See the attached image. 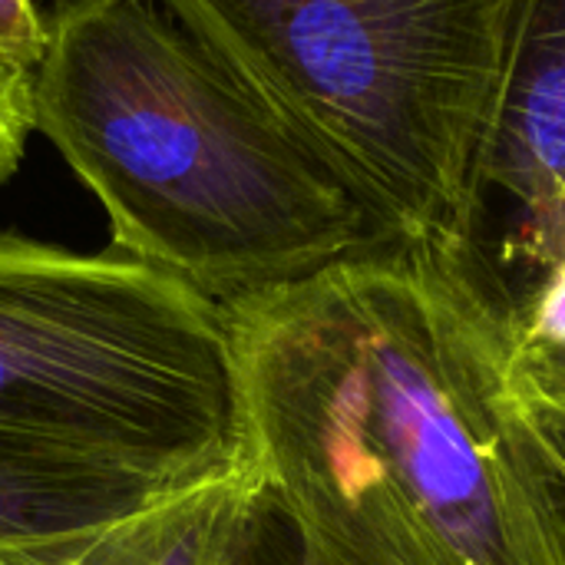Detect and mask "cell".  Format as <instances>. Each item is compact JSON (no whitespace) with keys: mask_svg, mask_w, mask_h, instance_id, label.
Listing matches in <instances>:
<instances>
[{"mask_svg":"<svg viewBox=\"0 0 565 565\" xmlns=\"http://www.w3.org/2000/svg\"><path fill=\"white\" fill-rule=\"evenodd\" d=\"M242 457L318 565H565L500 285L384 238L225 305Z\"/></svg>","mask_w":565,"mask_h":565,"instance_id":"cell-1","label":"cell"},{"mask_svg":"<svg viewBox=\"0 0 565 565\" xmlns=\"http://www.w3.org/2000/svg\"><path fill=\"white\" fill-rule=\"evenodd\" d=\"M43 132L109 248L215 305L384 242L334 169L159 0H60L33 76Z\"/></svg>","mask_w":565,"mask_h":565,"instance_id":"cell-2","label":"cell"},{"mask_svg":"<svg viewBox=\"0 0 565 565\" xmlns=\"http://www.w3.org/2000/svg\"><path fill=\"white\" fill-rule=\"evenodd\" d=\"M384 238L457 242L516 0H159Z\"/></svg>","mask_w":565,"mask_h":565,"instance_id":"cell-3","label":"cell"},{"mask_svg":"<svg viewBox=\"0 0 565 565\" xmlns=\"http://www.w3.org/2000/svg\"><path fill=\"white\" fill-rule=\"evenodd\" d=\"M0 447L169 483L235 470L225 308L116 248L0 232Z\"/></svg>","mask_w":565,"mask_h":565,"instance_id":"cell-4","label":"cell"},{"mask_svg":"<svg viewBox=\"0 0 565 565\" xmlns=\"http://www.w3.org/2000/svg\"><path fill=\"white\" fill-rule=\"evenodd\" d=\"M457 245L503 295L565 265V0H516Z\"/></svg>","mask_w":565,"mask_h":565,"instance_id":"cell-5","label":"cell"},{"mask_svg":"<svg viewBox=\"0 0 565 565\" xmlns=\"http://www.w3.org/2000/svg\"><path fill=\"white\" fill-rule=\"evenodd\" d=\"M185 487L0 447V565H86L116 526Z\"/></svg>","mask_w":565,"mask_h":565,"instance_id":"cell-6","label":"cell"},{"mask_svg":"<svg viewBox=\"0 0 565 565\" xmlns=\"http://www.w3.org/2000/svg\"><path fill=\"white\" fill-rule=\"evenodd\" d=\"M258 480L235 470L192 483L116 526L86 565H218Z\"/></svg>","mask_w":565,"mask_h":565,"instance_id":"cell-7","label":"cell"},{"mask_svg":"<svg viewBox=\"0 0 565 565\" xmlns=\"http://www.w3.org/2000/svg\"><path fill=\"white\" fill-rule=\"evenodd\" d=\"M520 401L565 407V265L503 295Z\"/></svg>","mask_w":565,"mask_h":565,"instance_id":"cell-8","label":"cell"},{"mask_svg":"<svg viewBox=\"0 0 565 565\" xmlns=\"http://www.w3.org/2000/svg\"><path fill=\"white\" fill-rule=\"evenodd\" d=\"M218 565H318L298 526L258 483Z\"/></svg>","mask_w":565,"mask_h":565,"instance_id":"cell-9","label":"cell"},{"mask_svg":"<svg viewBox=\"0 0 565 565\" xmlns=\"http://www.w3.org/2000/svg\"><path fill=\"white\" fill-rule=\"evenodd\" d=\"M46 56V17L33 0H0V73L33 83Z\"/></svg>","mask_w":565,"mask_h":565,"instance_id":"cell-10","label":"cell"},{"mask_svg":"<svg viewBox=\"0 0 565 565\" xmlns=\"http://www.w3.org/2000/svg\"><path fill=\"white\" fill-rule=\"evenodd\" d=\"M33 83L0 73V189L17 175L33 132Z\"/></svg>","mask_w":565,"mask_h":565,"instance_id":"cell-11","label":"cell"},{"mask_svg":"<svg viewBox=\"0 0 565 565\" xmlns=\"http://www.w3.org/2000/svg\"><path fill=\"white\" fill-rule=\"evenodd\" d=\"M520 404H523V417L533 434V444H536L565 507V407L530 404V401H520Z\"/></svg>","mask_w":565,"mask_h":565,"instance_id":"cell-12","label":"cell"}]
</instances>
